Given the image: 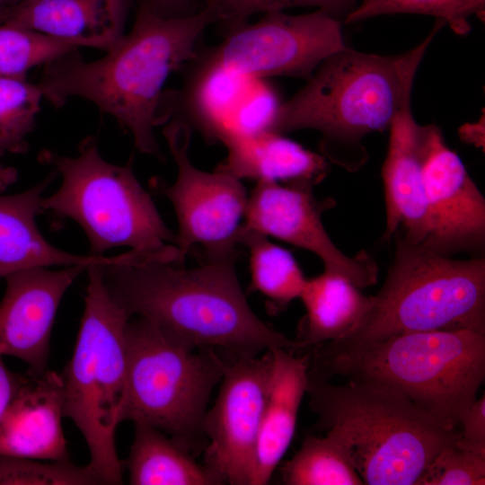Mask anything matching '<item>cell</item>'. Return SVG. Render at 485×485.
<instances>
[{
    "instance_id": "9a60e30c",
    "label": "cell",
    "mask_w": 485,
    "mask_h": 485,
    "mask_svg": "<svg viewBox=\"0 0 485 485\" xmlns=\"http://www.w3.org/2000/svg\"><path fill=\"white\" fill-rule=\"evenodd\" d=\"M86 269L84 266L38 267L6 276L0 303V355L22 360L31 372L47 370L57 309L67 289Z\"/></svg>"
},
{
    "instance_id": "e0dca14e",
    "label": "cell",
    "mask_w": 485,
    "mask_h": 485,
    "mask_svg": "<svg viewBox=\"0 0 485 485\" xmlns=\"http://www.w3.org/2000/svg\"><path fill=\"white\" fill-rule=\"evenodd\" d=\"M64 388L48 369L21 375L17 391L0 420V455L67 461L62 428Z\"/></svg>"
},
{
    "instance_id": "f1b7e54d",
    "label": "cell",
    "mask_w": 485,
    "mask_h": 485,
    "mask_svg": "<svg viewBox=\"0 0 485 485\" xmlns=\"http://www.w3.org/2000/svg\"><path fill=\"white\" fill-rule=\"evenodd\" d=\"M96 485L89 467L70 460L42 463L36 459L0 455V485Z\"/></svg>"
},
{
    "instance_id": "cb8c5ba5",
    "label": "cell",
    "mask_w": 485,
    "mask_h": 485,
    "mask_svg": "<svg viewBox=\"0 0 485 485\" xmlns=\"http://www.w3.org/2000/svg\"><path fill=\"white\" fill-rule=\"evenodd\" d=\"M238 243L249 251L251 288L278 311L299 298L306 278L295 257L269 237L239 229Z\"/></svg>"
},
{
    "instance_id": "836d02e7",
    "label": "cell",
    "mask_w": 485,
    "mask_h": 485,
    "mask_svg": "<svg viewBox=\"0 0 485 485\" xmlns=\"http://www.w3.org/2000/svg\"><path fill=\"white\" fill-rule=\"evenodd\" d=\"M153 7L167 15H184L200 8L198 0H146Z\"/></svg>"
},
{
    "instance_id": "d4e9b609",
    "label": "cell",
    "mask_w": 485,
    "mask_h": 485,
    "mask_svg": "<svg viewBox=\"0 0 485 485\" xmlns=\"http://www.w3.org/2000/svg\"><path fill=\"white\" fill-rule=\"evenodd\" d=\"M287 485H363L343 445L329 435L308 436L281 469Z\"/></svg>"
},
{
    "instance_id": "4dcf8cb0",
    "label": "cell",
    "mask_w": 485,
    "mask_h": 485,
    "mask_svg": "<svg viewBox=\"0 0 485 485\" xmlns=\"http://www.w3.org/2000/svg\"><path fill=\"white\" fill-rule=\"evenodd\" d=\"M455 443L485 456V396L477 398L463 414Z\"/></svg>"
},
{
    "instance_id": "3957f363",
    "label": "cell",
    "mask_w": 485,
    "mask_h": 485,
    "mask_svg": "<svg viewBox=\"0 0 485 485\" xmlns=\"http://www.w3.org/2000/svg\"><path fill=\"white\" fill-rule=\"evenodd\" d=\"M396 56L363 53L346 47L326 58L290 99L279 103L267 128L286 134L313 129L322 154L348 172L368 160L363 141L389 129L404 99L411 94L419 66L436 34Z\"/></svg>"
},
{
    "instance_id": "8fae6325",
    "label": "cell",
    "mask_w": 485,
    "mask_h": 485,
    "mask_svg": "<svg viewBox=\"0 0 485 485\" xmlns=\"http://www.w3.org/2000/svg\"><path fill=\"white\" fill-rule=\"evenodd\" d=\"M346 47L341 20L322 10L297 15L270 11L253 23L231 26L208 63L249 79H308Z\"/></svg>"
},
{
    "instance_id": "7402d4cb",
    "label": "cell",
    "mask_w": 485,
    "mask_h": 485,
    "mask_svg": "<svg viewBox=\"0 0 485 485\" xmlns=\"http://www.w3.org/2000/svg\"><path fill=\"white\" fill-rule=\"evenodd\" d=\"M299 298L305 314L296 340L305 348L347 337L372 304V295H365L343 277L324 270L306 279Z\"/></svg>"
},
{
    "instance_id": "44dd1931",
    "label": "cell",
    "mask_w": 485,
    "mask_h": 485,
    "mask_svg": "<svg viewBox=\"0 0 485 485\" xmlns=\"http://www.w3.org/2000/svg\"><path fill=\"white\" fill-rule=\"evenodd\" d=\"M227 155L217 167L240 180L256 182L320 183L327 175L328 161L322 155L268 129L233 133L223 142Z\"/></svg>"
},
{
    "instance_id": "4316f807",
    "label": "cell",
    "mask_w": 485,
    "mask_h": 485,
    "mask_svg": "<svg viewBox=\"0 0 485 485\" xmlns=\"http://www.w3.org/2000/svg\"><path fill=\"white\" fill-rule=\"evenodd\" d=\"M42 98L38 84L0 77V157L28 151L27 137L36 125Z\"/></svg>"
},
{
    "instance_id": "ac0fdd59",
    "label": "cell",
    "mask_w": 485,
    "mask_h": 485,
    "mask_svg": "<svg viewBox=\"0 0 485 485\" xmlns=\"http://www.w3.org/2000/svg\"><path fill=\"white\" fill-rule=\"evenodd\" d=\"M133 0H24L0 7V23L31 29L77 48L109 51L124 36Z\"/></svg>"
},
{
    "instance_id": "603a6c76",
    "label": "cell",
    "mask_w": 485,
    "mask_h": 485,
    "mask_svg": "<svg viewBox=\"0 0 485 485\" xmlns=\"http://www.w3.org/2000/svg\"><path fill=\"white\" fill-rule=\"evenodd\" d=\"M124 467L132 485H216L190 451L163 431L135 423L134 440Z\"/></svg>"
},
{
    "instance_id": "2e32d148",
    "label": "cell",
    "mask_w": 485,
    "mask_h": 485,
    "mask_svg": "<svg viewBox=\"0 0 485 485\" xmlns=\"http://www.w3.org/2000/svg\"><path fill=\"white\" fill-rule=\"evenodd\" d=\"M411 94L403 101L389 128L386 156L382 166L385 198L383 241L390 242L400 227L404 237L422 242L428 233L424 172L440 128L420 125L412 114Z\"/></svg>"
},
{
    "instance_id": "7a4b0ae2",
    "label": "cell",
    "mask_w": 485,
    "mask_h": 485,
    "mask_svg": "<svg viewBox=\"0 0 485 485\" xmlns=\"http://www.w3.org/2000/svg\"><path fill=\"white\" fill-rule=\"evenodd\" d=\"M236 259L199 262L194 268L162 260L101 265L113 301L131 317H143L193 349L222 348L235 359L274 347L305 346L263 322L239 283Z\"/></svg>"
},
{
    "instance_id": "f546056e",
    "label": "cell",
    "mask_w": 485,
    "mask_h": 485,
    "mask_svg": "<svg viewBox=\"0 0 485 485\" xmlns=\"http://www.w3.org/2000/svg\"><path fill=\"white\" fill-rule=\"evenodd\" d=\"M484 483L485 456L466 450L454 442L436 454L416 485Z\"/></svg>"
},
{
    "instance_id": "5b68a950",
    "label": "cell",
    "mask_w": 485,
    "mask_h": 485,
    "mask_svg": "<svg viewBox=\"0 0 485 485\" xmlns=\"http://www.w3.org/2000/svg\"><path fill=\"white\" fill-rule=\"evenodd\" d=\"M313 371L382 384L458 429L485 378V332H410L350 346H315Z\"/></svg>"
},
{
    "instance_id": "30bf717a",
    "label": "cell",
    "mask_w": 485,
    "mask_h": 485,
    "mask_svg": "<svg viewBox=\"0 0 485 485\" xmlns=\"http://www.w3.org/2000/svg\"><path fill=\"white\" fill-rule=\"evenodd\" d=\"M190 127L177 119L164 128L177 177L172 184L154 179L152 188L174 208L179 227L175 245L183 260L192 252L199 262L237 259L248 193L231 172L219 167L205 172L190 162Z\"/></svg>"
},
{
    "instance_id": "1f68e13d",
    "label": "cell",
    "mask_w": 485,
    "mask_h": 485,
    "mask_svg": "<svg viewBox=\"0 0 485 485\" xmlns=\"http://www.w3.org/2000/svg\"><path fill=\"white\" fill-rule=\"evenodd\" d=\"M359 0H261L258 5L259 13L270 11H284L296 6H313L335 18L341 20L351 12Z\"/></svg>"
},
{
    "instance_id": "277c9868",
    "label": "cell",
    "mask_w": 485,
    "mask_h": 485,
    "mask_svg": "<svg viewBox=\"0 0 485 485\" xmlns=\"http://www.w3.org/2000/svg\"><path fill=\"white\" fill-rule=\"evenodd\" d=\"M306 395L326 435L348 454L364 484L416 485L458 429L375 382L336 384L309 368Z\"/></svg>"
},
{
    "instance_id": "e575fe53",
    "label": "cell",
    "mask_w": 485,
    "mask_h": 485,
    "mask_svg": "<svg viewBox=\"0 0 485 485\" xmlns=\"http://www.w3.org/2000/svg\"><path fill=\"white\" fill-rule=\"evenodd\" d=\"M484 127L479 123V124H468L463 127L460 129V136L461 137L467 141L468 143H472L476 145L477 146H481V142L483 143V133H484Z\"/></svg>"
},
{
    "instance_id": "ffe728a7",
    "label": "cell",
    "mask_w": 485,
    "mask_h": 485,
    "mask_svg": "<svg viewBox=\"0 0 485 485\" xmlns=\"http://www.w3.org/2000/svg\"><path fill=\"white\" fill-rule=\"evenodd\" d=\"M272 372L260 427L252 485L267 484L294 437L309 377L308 356L270 348Z\"/></svg>"
},
{
    "instance_id": "8992f818",
    "label": "cell",
    "mask_w": 485,
    "mask_h": 485,
    "mask_svg": "<svg viewBox=\"0 0 485 485\" xmlns=\"http://www.w3.org/2000/svg\"><path fill=\"white\" fill-rule=\"evenodd\" d=\"M395 252L383 287L357 326L327 342L350 346L422 331L485 332V258L455 260L394 233Z\"/></svg>"
},
{
    "instance_id": "52a82bcc",
    "label": "cell",
    "mask_w": 485,
    "mask_h": 485,
    "mask_svg": "<svg viewBox=\"0 0 485 485\" xmlns=\"http://www.w3.org/2000/svg\"><path fill=\"white\" fill-rule=\"evenodd\" d=\"M75 157L45 149L40 163L62 177L59 189L43 197L41 207L77 223L85 234L91 255L126 246L152 259L184 263L150 194L138 181L131 160L117 165L104 160L97 141L87 137Z\"/></svg>"
},
{
    "instance_id": "d590c367",
    "label": "cell",
    "mask_w": 485,
    "mask_h": 485,
    "mask_svg": "<svg viewBox=\"0 0 485 485\" xmlns=\"http://www.w3.org/2000/svg\"><path fill=\"white\" fill-rule=\"evenodd\" d=\"M18 172L15 168L4 166L0 163V192L5 190L16 181Z\"/></svg>"
},
{
    "instance_id": "484cf974",
    "label": "cell",
    "mask_w": 485,
    "mask_h": 485,
    "mask_svg": "<svg viewBox=\"0 0 485 485\" xmlns=\"http://www.w3.org/2000/svg\"><path fill=\"white\" fill-rule=\"evenodd\" d=\"M414 13L443 21L458 35L471 31L470 18L484 21L485 0H360L343 22L352 24L385 14Z\"/></svg>"
},
{
    "instance_id": "9c48e42d",
    "label": "cell",
    "mask_w": 485,
    "mask_h": 485,
    "mask_svg": "<svg viewBox=\"0 0 485 485\" xmlns=\"http://www.w3.org/2000/svg\"><path fill=\"white\" fill-rule=\"evenodd\" d=\"M124 420L154 427L190 452L204 434L207 407L226 362L212 348L177 342L137 317L127 331Z\"/></svg>"
},
{
    "instance_id": "5bb4252c",
    "label": "cell",
    "mask_w": 485,
    "mask_h": 485,
    "mask_svg": "<svg viewBox=\"0 0 485 485\" xmlns=\"http://www.w3.org/2000/svg\"><path fill=\"white\" fill-rule=\"evenodd\" d=\"M428 233L420 242L451 256H481L485 244V198L441 131L436 136L424 172Z\"/></svg>"
},
{
    "instance_id": "4fadbf2b",
    "label": "cell",
    "mask_w": 485,
    "mask_h": 485,
    "mask_svg": "<svg viewBox=\"0 0 485 485\" xmlns=\"http://www.w3.org/2000/svg\"><path fill=\"white\" fill-rule=\"evenodd\" d=\"M311 181L257 182L248 195L241 230L287 242L321 259L324 271L343 277L363 289L378 281V265L366 251L349 256L331 239L322 224L332 198L318 199Z\"/></svg>"
},
{
    "instance_id": "83f0119b",
    "label": "cell",
    "mask_w": 485,
    "mask_h": 485,
    "mask_svg": "<svg viewBox=\"0 0 485 485\" xmlns=\"http://www.w3.org/2000/svg\"><path fill=\"white\" fill-rule=\"evenodd\" d=\"M77 47L21 26L0 23V77L26 79L27 72Z\"/></svg>"
},
{
    "instance_id": "d6a6232c",
    "label": "cell",
    "mask_w": 485,
    "mask_h": 485,
    "mask_svg": "<svg viewBox=\"0 0 485 485\" xmlns=\"http://www.w3.org/2000/svg\"><path fill=\"white\" fill-rule=\"evenodd\" d=\"M1 357L0 355V420L17 391L21 376L10 372Z\"/></svg>"
},
{
    "instance_id": "d6986e66",
    "label": "cell",
    "mask_w": 485,
    "mask_h": 485,
    "mask_svg": "<svg viewBox=\"0 0 485 485\" xmlns=\"http://www.w3.org/2000/svg\"><path fill=\"white\" fill-rule=\"evenodd\" d=\"M51 172L39 184L20 193L0 196V278L30 268H50L113 264L123 262L126 254L77 255L51 244L40 233L36 217L43 213V191L54 180Z\"/></svg>"
},
{
    "instance_id": "8d00e7d4",
    "label": "cell",
    "mask_w": 485,
    "mask_h": 485,
    "mask_svg": "<svg viewBox=\"0 0 485 485\" xmlns=\"http://www.w3.org/2000/svg\"><path fill=\"white\" fill-rule=\"evenodd\" d=\"M24 0H0V7H6L16 4Z\"/></svg>"
},
{
    "instance_id": "6da1fadb",
    "label": "cell",
    "mask_w": 485,
    "mask_h": 485,
    "mask_svg": "<svg viewBox=\"0 0 485 485\" xmlns=\"http://www.w3.org/2000/svg\"><path fill=\"white\" fill-rule=\"evenodd\" d=\"M216 22L207 7L167 15L138 0L131 31L103 57L86 62L76 49L44 65L38 86L55 107L73 97L92 101L131 133L140 153L161 157L154 128L163 123V87Z\"/></svg>"
},
{
    "instance_id": "ba28073f",
    "label": "cell",
    "mask_w": 485,
    "mask_h": 485,
    "mask_svg": "<svg viewBox=\"0 0 485 485\" xmlns=\"http://www.w3.org/2000/svg\"><path fill=\"white\" fill-rule=\"evenodd\" d=\"M84 309L70 360L61 374L64 416L83 435L89 467L101 484L122 483L124 462L116 431L124 421L127 380L126 331L131 316L109 295L101 265L86 269Z\"/></svg>"
},
{
    "instance_id": "7c38bea8",
    "label": "cell",
    "mask_w": 485,
    "mask_h": 485,
    "mask_svg": "<svg viewBox=\"0 0 485 485\" xmlns=\"http://www.w3.org/2000/svg\"><path fill=\"white\" fill-rule=\"evenodd\" d=\"M272 372V354L225 363L204 420V466L220 484L252 485L255 453Z\"/></svg>"
}]
</instances>
